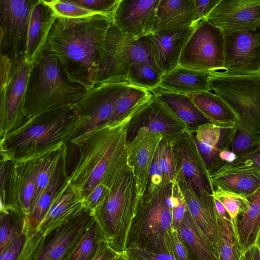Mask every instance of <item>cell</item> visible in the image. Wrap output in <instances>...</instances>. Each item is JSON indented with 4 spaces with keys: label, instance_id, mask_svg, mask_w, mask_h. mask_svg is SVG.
Listing matches in <instances>:
<instances>
[{
    "label": "cell",
    "instance_id": "cell-1",
    "mask_svg": "<svg viewBox=\"0 0 260 260\" xmlns=\"http://www.w3.org/2000/svg\"><path fill=\"white\" fill-rule=\"evenodd\" d=\"M112 21V18L104 15L80 18L56 16L42 52L56 59L69 81L89 88L96 84L99 63Z\"/></svg>",
    "mask_w": 260,
    "mask_h": 260
},
{
    "label": "cell",
    "instance_id": "cell-2",
    "mask_svg": "<svg viewBox=\"0 0 260 260\" xmlns=\"http://www.w3.org/2000/svg\"><path fill=\"white\" fill-rule=\"evenodd\" d=\"M177 199L176 181L145 193L132 222L127 247L133 245L150 252L173 256L177 233L173 207Z\"/></svg>",
    "mask_w": 260,
    "mask_h": 260
},
{
    "label": "cell",
    "instance_id": "cell-3",
    "mask_svg": "<svg viewBox=\"0 0 260 260\" xmlns=\"http://www.w3.org/2000/svg\"><path fill=\"white\" fill-rule=\"evenodd\" d=\"M140 200L127 154L111 180V191L93 213L110 247L118 253L127 248L129 230Z\"/></svg>",
    "mask_w": 260,
    "mask_h": 260
},
{
    "label": "cell",
    "instance_id": "cell-4",
    "mask_svg": "<svg viewBox=\"0 0 260 260\" xmlns=\"http://www.w3.org/2000/svg\"><path fill=\"white\" fill-rule=\"evenodd\" d=\"M86 90L81 85L69 81L56 59L42 52L34 63L26 101L37 110L75 105Z\"/></svg>",
    "mask_w": 260,
    "mask_h": 260
},
{
    "label": "cell",
    "instance_id": "cell-5",
    "mask_svg": "<svg viewBox=\"0 0 260 260\" xmlns=\"http://www.w3.org/2000/svg\"><path fill=\"white\" fill-rule=\"evenodd\" d=\"M149 36L135 39L121 31L112 21L99 63L96 84L126 82L128 68L134 63L147 62L154 66Z\"/></svg>",
    "mask_w": 260,
    "mask_h": 260
},
{
    "label": "cell",
    "instance_id": "cell-6",
    "mask_svg": "<svg viewBox=\"0 0 260 260\" xmlns=\"http://www.w3.org/2000/svg\"><path fill=\"white\" fill-rule=\"evenodd\" d=\"M209 87L236 114V125L260 134V74L229 76L211 71Z\"/></svg>",
    "mask_w": 260,
    "mask_h": 260
},
{
    "label": "cell",
    "instance_id": "cell-7",
    "mask_svg": "<svg viewBox=\"0 0 260 260\" xmlns=\"http://www.w3.org/2000/svg\"><path fill=\"white\" fill-rule=\"evenodd\" d=\"M224 37L223 31L202 20L185 43L179 65L186 68L208 71H224Z\"/></svg>",
    "mask_w": 260,
    "mask_h": 260
},
{
    "label": "cell",
    "instance_id": "cell-8",
    "mask_svg": "<svg viewBox=\"0 0 260 260\" xmlns=\"http://www.w3.org/2000/svg\"><path fill=\"white\" fill-rule=\"evenodd\" d=\"M223 75L260 74V23L224 34Z\"/></svg>",
    "mask_w": 260,
    "mask_h": 260
},
{
    "label": "cell",
    "instance_id": "cell-9",
    "mask_svg": "<svg viewBox=\"0 0 260 260\" xmlns=\"http://www.w3.org/2000/svg\"><path fill=\"white\" fill-rule=\"evenodd\" d=\"M35 1H0L1 53L12 60L24 55L32 7Z\"/></svg>",
    "mask_w": 260,
    "mask_h": 260
},
{
    "label": "cell",
    "instance_id": "cell-10",
    "mask_svg": "<svg viewBox=\"0 0 260 260\" xmlns=\"http://www.w3.org/2000/svg\"><path fill=\"white\" fill-rule=\"evenodd\" d=\"M93 218V213L82 209L45 234L32 260H67Z\"/></svg>",
    "mask_w": 260,
    "mask_h": 260
},
{
    "label": "cell",
    "instance_id": "cell-11",
    "mask_svg": "<svg viewBox=\"0 0 260 260\" xmlns=\"http://www.w3.org/2000/svg\"><path fill=\"white\" fill-rule=\"evenodd\" d=\"M188 130L186 125L153 94L131 120L127 128V142L137 135L154 133L174 138Z\"/></svg>",
    "mask_w": 260,
    "mask_h": 260
},
{
    "label": "cell",
    "instance_id": "cell-12",
    "mask_svg": "<svg viewBox=\"0 0 260 260\" xmlns=\"http://www.w3.org/2000/svg\"><path fill=\"white\" fill-rule=\"evenodd\" d=\"M179 160L178 176L184 178L199 197L212 194L214 187L192 132L188 130L173 138Z\"/></svg>",
    "mask_w": 260,
    "mask_h": 260
},
{
    "label": "cell",
    "instance_id": "cell-13",
    "mask_svg": "<svg viewBox=\"0 0 260 260\" xmlns=\"http://www.w3.org/2000/svg\"><path fill=\"white\" fill-rule=\"evenodd\" d=\"M159 0H120L112 17L123 32L135 39L153 33Z\"/></svg>",
    "mask_w": 260,
    "mask_h": 260
},
{
    "label": "cell",
    "instance_id": "cell-14",
    "mask_svg": "<svg viewBox=\"0 0 260 260\" xmlns=\"http://www.w3.org/2000/svg\"><path fill=\"white\" fill-rule=\"evenodd\" d=\"M206 19L223 34L260 23V0H221Z\"/></svg>",
    "mask_w": 260,
    "mask_h": 260
},
{
    "label": "cell",
    "instance_id": "cell-15",
    "mask_svg": "<svg viewBox=\"0 0 260 260\" xmlns=\"http://www.w3.org/2000/svg\"><path fill=\"white\" fill-rule=\"evenodd\" d=\"M196 26L155 32L149 36L153 64L162 76L178 66L182 49Z\"/></svg>",
    "mask_w": 260,
    "mask_h": 260
},
{
    "label": "cell",
    "instance_id": "cell-16",
    "mask_svg": "<svg viewBox=\"0 0 260 260\" xmlns=\"http://www.w3.org/2000/svg\"><path fill=\"white\" fill-rule=\"evenodd\" d=\"M128 84L126 82H105L96 83L87 89L77 103L86 106L91 111L87 131L94 129L103 122L106 123Z\"/></svg>",
    "mask_w": 260,
    "mask_h": 260
},
{
    "label": "cell",
    "instance_id": "cell-17",
    "mask_svg": "<svg viewBox=\"0 0 260 260\" xmlns=\"http://www.w3.org/2000/svg\"><path fill=\"white\" fill-rule=\"evenodd\" d=\"M176 180L194 222L218 251L220 233L218 213L212 195L199 197L182 177L178 176Z\"/></svg>",
    "mask_w": 260,
    "mask_h": 260
},
{
    "label": "cell",
    "instance_id": "cell-18",
    "mask_svg": "<svg viewBox=\"0 0 260 260\" xmlns=\"http://www.w3.org/2000/svg\"><path fill=\"white\" fill-rule=\"evenodd\" d=\"M236 130V125L221 126L209 123L201 125L191 132L210 174L223 165L219 153L222 150H230Z\"/></svg>",
    "mask_w": 260,
    "mask_h": 260
},
{
    "label": "cell",
    "instance_id": "cell-19",
    "mask_svg": "<svg viewBox=\"0 0 260 260\" xmlns=\"http://www.w3.org/2000/svg\"><path fill=\"white\" fill-rule=\"evenodd\" d=\"M162 138L161 134L149 133L137 135L127 143L128 160L134 170L140 199L146 193L150 168Z\"/></svg>",
    "mask_w": 260,
    "mask_h": 260
},
{
    "label": "cell",
    "instance_id": "cell-20",
    "mask_svg": "<svg viewBox=\"0 0 260 260\" xmlns=\"http://www.w3.org/2000/svg\"><path fill=\"white\" fill-rule=\"evenodd\" d=\"M34 63L25 55L12 60V67L6 88L1 91V107L7 118L11 120L26 101Z\"/></svg>",
    "mask_w": 260,
    "mask_h": 260
},
{
    "label": "cell",
    "instance_id": "cell-21",
    "mask_svg": "<svg viewBox=\"0 0 260 260\" xmlns=\"http://www.w3.org/2000/svg\"><path fill=\"white\" fill-rule=\"evenodd\" d=\"M194 21V0H159L153 33L195 26Z\"/></svg>",
    "mask_w": 260,
    "mask_h": 260
},
{
    "label": "cell",
    "instance_id": "cell-22",
    "mask_svg": "<svg viewBox=\"0 0 260 260\" xmlns=\"http://www.w3.org/2000/svg\"><path fill=\"white\" fill-rule=\"evenodd\" d=\"M56 16L42 1H35L31 8L25 56L34 63L41 54Z\"/></svg>",
    "mask_w": 260,
    "mask_h": 260
},
{
    "label": "cell",
    "instance_id": "cell-23",
    "mask_svg": "<svg viewBox=\"0 0 260 260\" xmlns=\"http://www.w3.org/2000/svg\"><path fill=\"white\" fill-rule=\"evenodd\" d=\"M211 71H200L178 66L163 75L158 88L171 92L188 95L210 91Z\"/></svg>",
    "mask_w": 260,
    "mask_h": 260
},
{
    "label": "cell",
    "instance_id": "cell-24",
    "mask_svg": "<svg viewBox=\"0 0 260 260\" xmlns=\"http://www.w3.org/2000/svg\"><path fill=\"white\" fill-rule=\"evenodd\" d=\"M175 226L190 260H219L218 251L196 225L188 209Z\"/></svg>",
    "mask_w": 260,
    "mask_h": 260
},
{
    "label": "cell",
    "instance_id": "cell-25",
    "mask_svg": "<svg viewBox=\"0 0 260 260\" xmlns=\"http://www.w3.org/2000/svg\"><path fill=\"white\" fill-rule=\"evenodd\" d=\"M214 187L249 195L260 187V171L252 168L220 167L210 174Z\"/></svg>",
    "mask_w": 260,
    "mask_h": 260
},
{
    "label": "cell",
    "instance_id": "cell-26",
    "mask_svg": "<svg viewBox=\"0 0 260 260\" xmlns=\"http://www.w3.org/2000/svg\"><path fill=\"white\" fill-rule=\"evenodd\" d=\"M246 197L247 204L234 224L242 252L260 237V187Z\"/></svg>",
    "mask_w": 260,
    "mask_h": 260
},
{
    "label": "cell",
    "instance_id": "cell-27",
    "mask_svg": "<svg viewBox=\"0 0 260 260\" xmlns=\"http://www.w3.org/2000/svg\"><path fill=\"white\" fill-rule=\"evenodd\" d=\"M191 131L201 125L212 123L186 94L167 91L159 88L151 91Z\"/></svg>",
    "mask_w": 260,
    "mask_h": 260
},
{
    "label": "cell",
    "instance_id": "cell-28",
    "mask_svg": "<svg viewBox=\"0 0 260 260\" xmlns=\"http://www.w3.org/2000/svg\"><path fill=\"white\" fill-rule=\"evenodd\" d=\"M200 111L212 123L221 126H235L238 118L229 106L211 91L188 95Z\"/></svg>",
    "mask_w": 260,
    "mask_h": 260
},
{
    "label": "cell",
    "instance_id": "cell-29",
    "mask_svg": "<svg viewBox=\"0 0 260 260\" xmlns=\"http://www.w3.org/2000/svg\"><path fill=\"white\" fill-rule=\"evenodd\" d=\"M152 96L153 93L151 91L128 84L106 123L110 125L135 114Z\"/></svg>",
    "mask_w": 260,
    "mask_h": 260
},
{
    "label": "cell",
    "instance_id": "cell-30",
    "mask_svg": "<svg viewBox=\"0 0 260 260\" xmlns=\"http://www.w3.org/2000/svg\"><path fill=\"white\" fill-rule=\"evenodd\" d=\"M67 116L53 121L35 125L22 133L17 139L14 146L17 149L25 148L31 145H39L56 137L66 125Z\"/></svg>",
    "mask_w": 260,
    "mask_h": 260
},
{
    "label": "cell",
    "instance_id": "cell-31",
    "mask_svg": "<svg viewBox=\"0 0 260 260\" xmlns=\"http://www.w3.org/2000/svg\"><path fill=\"white\" fill-rule=\"evenodd\" d=\"M218 219L220 233L219 260H240L242 251L234 223L230 218L218 213Z\"/></svg>",
    "mask_w": 260,
    "mask_h": 260
},
{
    "label": "cell",
    "instance_id": "cell-32",
    "mask_svg": "<svg viewBox=\"0 0 260 260\" xmlns=\"http://www.w3.org/2000/svg\"><path fill=\"white\" fill-rule=\"evenodd\" d=\"M105 240L94 217L67 260H92L100 243Z\"/></svg>",
    "mask_w": 260,
    "mask_h": 260
},
{
    "label": "cell",
    "instance_id": "cell-33",
    "mask_svg": "<svg viewBox=\"0 0 260 260\" xmlns=\"http://www.w3.org/2000/svg\"><path fill=\"white\" fill-rule=\"evenodd\" d=\"M156 153L165 184L176 180L180 168L173 139L163 137L157 146Z\"/></svg>",
    "mask_w": 260,
    "mask_h": 260
},
{
    "label": "cell",
    "instance_id": "cell-34",
    "mask_svg": "<svg viewBox=\"0 0 260 260\" xmlns=\"http://www.w3.org/2000/svg\"><path fill=\"white\" fill-rule=\"evenodd\" d=\"M161 77L152 64L147 62L137 63L129 67L126 82L130 85L151 92L158 87Z\"/></svg>",
    "mask_w": 260,
    "mask_h": 260
},
{
    "label": "cell",
    "instance_id": "cell-35",
    "mask_svg": "<svg viewBox=\"0 0 260 260\" xmlns=\"http://www.w3.org/2000/svg\"><path fill=\"white\" fill-rule=\"evenodd\" d=\"M59 182L56 177H52L40 198L34 211L26 217L24 231L27 238L31 236L43 220L52 205V201L57 192Z\"/></svg>",
    "mask_w": 260,
    "mask_h": 260
},
{
    "label": "cell",
    "instance_id": "cell-36",
    "mask_svg": "<svg viewBox=\"0 0 260 260\" xmlns=\"http://www.w3.org/2000/svg\"><path fill=\"white\" fill-rule=\"evenodd\" d=\"M26 215L2 212L0 219V249L24 231Z\"/></svg>",
    "mask_w": 260,
    "mask_h": 260
},
{
    "label": "cell",
    "instance_id": "cell-37",
    "mask_svg": "<svg viewBox=\"0 0 260 260\" xmlns=\"http://www.w3.org/2000/svg\"><path fill=\"white\" fill-rule=\"evenodd\" d=\"M42 2L57 17L80 18L103 15L76 4L73 1L52 0L42 1Z\"/></svg>",
    "mask_w": 260,
    "mask_h": 260
},
{
    "label": "cell",
    "instance_id": "cell-38",
    "mask_svg": "<svg viewBox=\"0 0 260 260\" xmlns=\"http://www.w3.org/2000/svg\"><path fill=\"white\" fill-rule=\"evenodd\" d=\"M230 150L238 156L248 154L260 147V134L238 125Z\"/></svg>",
    "mask_w": 260,
    "mask_h": 260
},
{
    "label": "cell",
    "instance_id": "cell-39",
    "mask_svg": "<svg viewBox=\"0 0 260 260\" xmlns=\"http://www.w3.org/2000/svg\"><path fill=\"white\" fill-rule=\"evenodd\" d=\"M212 195L222 203L235 224L238 215L247 204L246 196L228 191L219 187L214 188Z\"/></svg>",
    "mask_w": 260,
    "mask_h": 260
},
{
    "label": "cell",
    "instance_id": "cell-40",
    "mask_svg": "<svg viewBox=\"0 0 260 260\" xmlns=\"http://www.w3.org/2000/svg\"><path fill=\"white\" fill-rule=\"evenodd\" d=\"M55 166L54 160H47L40 166L36 180L35 191L31 204L30 214L35 210L40 198L47 188Z\"/></svg>",
    "mask_w": 260,
    "mask_h": 260
},
{
    "label": "cell",
    "instance_id": "cell-41",
    "mask_svg": "<svg viewBox=\"0 0 260 260\" xmlns=\"http://www.w3.org/2000/svg\"><path fill=\"white\" fill-rule=\"evenodd\" d=\"M89 10L112 18L120 0H73Z\"/></svg>",
    "mask_w": 260,
    "mask_h": 260
},
{
    "label": "cell",
    "instance_id": "cell-42",
    "mask_svg": "<svg viewBox=\"0 0 260 260\" xmlns=\"http://www.w3.org/2000/svg\"><path fill=\"white\" fill-rule=\"evenodd\" d=\"M27 239L24 231L0 249V260H18Z\"/></svg>",
    "mask_w": 260,
    "mask_h": 260
},
{
    "label": "cell",
    "instance_id": "cell-43",
    "mask_svg": "<svg viewBox=\"0 0 260 260\" xmlns=\"http://www.w3.org/2000/svg\"><path fill=\"white\" fill-rule=\"evenodd\" d=\"M38 166L29 175L26 179L22 197V211L26 216L30 213V206L35 191L37 177L40 170Z\"/></svg>",
    "mask_w": 260,
    "mask_h": 260
},
{
    "label": "cell",
    "instance_id": "cell-44",
    "mask_svg": "<svg viewBox=\"0 0 260 260\" xmlns=\"http://www.w3.org/2000/svg\"><path fill=\"white\" fill-rule=\"evenodd\" d=\"M130 260H177L169 253H155L133 245L128 246L125 251Z\"/></svg>",
    "mask_w": 260,
    "mask_h": 260
},
{
    "label": "cell",
    "instance_id": "cell-45",
    "mask_svg": "<svg viewBox=\"0 0 260 260\" xmlns=\"http://www.w3.org/2000/svg\"><path fill=\"white\" fill-rule=\"evenodd\" d=\"M221 167L252 168L260 171V147L248 154L238 156L233 162L225 164Z\"/></svg>",
    "mask_w": 260,
    "mask_h": 260
},
{
    "label": "cell",
    "instance_id": "cell-46",
    "mask_svg": "<svg viewBox=\"0 0 260 260\" xmlns=\"http://www.w3.org/2000/svg\"><path fill=\"white\" fill-rule=\"evenodd\" d=\"M165 185L163 174L159 165L157 156L155 152L149 172L148 183L145 193H151Z\"/></svg>",
    "mask_w": 260,
    "mask_h": 260
},
{
    "label": "cell",
    "instance_id": "cell-47",
    "mask_svg": "<svg viewBox=\"0 0 260 260\" xmlns=\"http://www.w3.org/2000/svg\"><path fill=\"white\" fill-rule=\"evenodd\" d=\"M221 0H194V25L206 19Z\"/></svg>",
    "mask_w": 260,
    "mask_h": 260
},
{
    "label": "cell",
    "instance_id": "cell-48",
    "mask_svg": "<svg viewBox=\"0 0 260 260\" xmlns=\"http://www.w3.org/2000/svg\"><path fill=\"white\" fill-rule=\"evenodd\" d=\"M118 254L104 240L100 243L92 260H114Z\"/></svg>",
    "mask_w": 260,
    "mask_h": 260
},
{
    "label": "cell",
    "instance_id": "cell-49",
    "mask_svg": "<svg viewBox=\"0 0 260 260\" xmlns=\"http://www.w3.org/2000/svg\"><path fill=\"white\" fill-rule=\"evenodd\" d=\"M173 256L177 260H190L187 251L181 240L178 232L176 235Z\"/></svg>",
    "mask_w": 260,
    "mask_h": 260
},
{
    "label": "cell",
    "instance_id": "cell-50",
    "mask_svg": "<svg viewBox=\"0 0 260 260\" xmlns=\"http://www.w3.org/2000/svg\"><path fill=\"white\" fill-rule=\"evenodd\" d=\"M240 260H260V244L258 241L242 252Z\"/></svg>",
    "mask_w": 260,
    "mask_h": 260
},
{
    "label": "cell",
    "instance_id": "cell-51",
    "mask_svg": "<svg viewBox=\"0 0 260 260\" xmlns=\"http://www.w3.org/2000/svg\"><path fill=\"white\" fill-rule=\"evenodd\" d=\"M104 189V187L101 185H99L95 187V189L90 197L89 202V205L91 208H95L97 206L98 208V204L103 193Z\"/></svg>",
    "mask_w": 260,
    "mask_h": 260
},
{
    "label": "cell",
    "instance_id": "cell-52",
    "mask_svg": "<svg viewBox=\"0 0 260 260\" xmlns=\"http://www.w3.org/2000/svg\"><path fill=\"white\" fill-rule=\"evenodd\" d=\"M220 160L224 165L233 162L237 158V155L232 150L227 149L221 151L219 155Z\"/></svg>",
    "mask_w": 260,
    "mask_h": 260
},
{
    "label": "cell",
    "instance_id": "cell-53",
    "mask_svg": "<svg viewBox=\"0 0 260 260\" xmlns=\"http://www.w3.org/2000/svg\"><path fill=\"white\" fill-rule=\"evenodd\" d=\"M213 199L215 203V208L217 213L222 216L231 218L230 215H229L228 213L227 212L226 210H225V208L224 207L222 203L218 199L214 197Z\"/></svg>",
    "mask_w": 260,
    "mask_h": 260
},
{
    "label": "cell",
    "instance_id": "cell-54",
    "mask_svg": "<svg viewBox=\"0 0 260 260\" xmlns=\"http://www.w3.org/2000/svg\"><path fill=\"white\" fill-rule=\"evenodd\" d=\"M114 260H130V259L128 257L124 252L121 253H119Z\"/></svg>",
    "mask_w": 260,
    "mask_h": 260
},
{
    "label": "cell",
    "instance_id": "cell-55",
    "mask_svg": "<svg viewBox=\"0 0 260 260\" xmlns=\"http://www.w3.org/2000/svg\"><path fill=\"white\" fill-rule=\"evenodd\" d=\"M258 241L259 243V244H260V237H259V239H258Z\"/></svg>",
    "mask_w": 260,
    "mask_h": 260
}]
</instances>
